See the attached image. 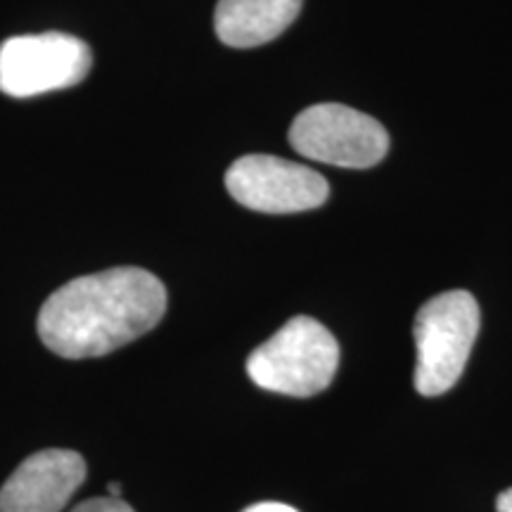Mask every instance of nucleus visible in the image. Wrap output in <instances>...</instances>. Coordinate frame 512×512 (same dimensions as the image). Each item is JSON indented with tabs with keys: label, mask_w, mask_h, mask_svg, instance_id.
<instances>
[{
	"label": "nucleus",
	"mask_w": 512,
	"mask_h": 512,
	"mask_svg": "<svg viewBox=\"0 0 512 512\" xmlns=\"http://www.w3.org/2000/svg\"><path fill=\"white\" fill-rule=\"evenodd\" d=\"M166 290L157 275L121 266L81 275L50 294L38 335L62 358H95L126 347L162 320Z\"/></svg>",
	"instance_id": "obj_1"
},
{
	"label": "nucleus",
	"mask_w": 512,
	"mask_h": 512,
	"mask_svg": "<svg viewBox=\"0 0 512 512\" xmlns=\"http://www.w3.org/2000/svg\"><path fill=\"white\" fill-rule=\"evenodd\" d=\"M339 366L332 332L309 316H297L247 358L256 387L285 396H316L330 387Z\"/></svg>",
	"instance_id": "obj_2"
},
{
	"label": "nucleus",
	"mask_w": 512,
	"mask_h": 512,
	"mask_svg": "<svg viewBox=\"0 0 512 512\" xmlns=\"http://www.w3.org/2000/svg\"><path fill=\"white\" fill-rule=\"evenodd\" d=\"M415 389L441 396L463 375L479 332V304L470 292L432 297L415 316Z\"/></svg>",
	"instance_id": "obj_3"
},
{
	"label": "nucleus",
	"mask_w": 512,
	"mask_h": 512,
	"mask_svg": "<svg viewBox=\"0 0 512 512\" xmlns=\"http://www.w3.org/2000/svg\"><path fill=\"white\" fill-rule=\"evenodd\" d=\"M290 143L311 162L344 169H370L389 150V136L380 121L337 102L306 107L292 121Z\"/></svg>",
	"instance_id": "obj_4"
},
{
	"label": "nucleus",
	"mask_w": 512,
	"mask_h": 512,
	"mask_svg": "<svg viewBox=\"0 0 512 512\" xmlns=\"http://www.w3.org/2000/svg\"><path fill=\"white\" fill-rule=\"evenodd\" d=\"M91 64V48L76 36L48 31L8 38L0 46V91L10 98L60 91L86 79Z\"/></svg>",
	"instance_id": "obj_5"
},
{
	"label": "nucleus",
	"mask_w": 512,
	"mask_h": 512,
	"mask_svg": "<svg viewBox=\"0 0 512 512\" xmlns=\"http://www.w3.org/2000/svg\"><path fill=\"white\" fill-rule=\"evenodd\" d=\"M226 188L242 207L264 214L316 209L330 195L328 181L309 166L271 155H247L226 174Z\"/></svg>",
	"instance_id": "obj_6"
},
{
	"label": "nucleus",
	"mask_w": 512,
	"mask_h": 512,
	"mask_svg": "<svg viewBox=\"0 0 512 512\" xmlns=\"http://www.w3.org/2000/svg\"><path fill=\"white\" fill-rule=\"evenodd\" d=\"M86 479V460L67 448L31 453L0 489V512H60Z\"/></svg>",
	"instance_id": "obj_7"
},
{
	"label": "nucleus",
	"mask_w": 512,
	"mask_h": 512,
	"mask_svg": "<svg viewBox=\"0 0 512 512\" xmlns=\"http://www.w3.org/2000/svg\"><path fill=\"white\" fill-rule=\"evenodd\" d=\"M304 0H219L214 29L230 48H256L278 38L297 19Z\"/></svg>",
	"instance_id": "obj_8"
},
{
	"label": "nucleus",
	"mask_w": 512,
	"mask_h": 512,
	"mask_svg": "<svg viewBox=\"0 0 512 512\" xmlns=\"http://www.w3.org/2000/svg\"><path fill=\"white\" fill-rule=\"evenodd\" d=\"M72 512H136L131 508V505L121 501V498H88V501H83L76 505Z\"/></svg>",
	"instance_id": "obj_9"
},
{
	"label": "nucleus",
	"mask_w": 512,
	"mask_h": 512,
	"mask_svg": "<svg viewBox=\"0 0 512 512\" xmlns=\"http://www.w3.org/2000/svg\"><path fill=\"white\" fill-rule=\"evenodd\" d=\"M242 512H299L294 510L292 505H285V503H275V501H264V503H254L245 508Z\"/></svg>",
	"instance_id": "obj_10"
},
{
	"label": "nucleus",
	"mask_w": 512,
	"mask_h": 512,
	"mask_svg": "<svg viewBox=\"0 0 512 512\" xmlns=\"http://www.w3.org/2000/svg\"><path fill=\"white\" fill-rule=\"evenodd\" d=\"M498 512H512V489H505L496 501Z\"/></svg>",
	"instance_id": "obj_11"
},
{
	"label": "nucleus",
	"mask_w": 512,
	"mask_h": 512,
	"mask_svg": "<svg viewBox=\"0 0 512 512\" xmlns=\"http://www.w3.org/2000/svg\"><path fill=\"white\" fill-rule=\"evenodd\" d=\"M107 491H110V498H121V484L119 482L107 484Z\"/></svg>",
	"instance_id": "obj_12"
}]
</instances>
